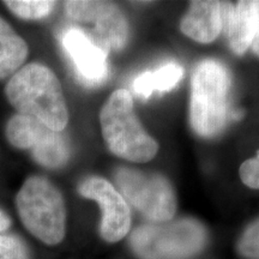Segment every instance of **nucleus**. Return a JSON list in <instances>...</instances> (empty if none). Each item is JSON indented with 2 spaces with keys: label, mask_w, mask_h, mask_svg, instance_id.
Masks as SVG:
<instances>
[{
  "label": "nucleus",
  "mask_w": 259,
  "mask_h": 259,
  "mask_svg": "<svg viewBox=\"0 0 259 259\" xmlns=\"http://www.w3.org/2000/svg\"><path fill=\"white\" fill-rule=\"evenodd\" d=\"M28 54L27 42L0 17V79L12 77L21 70Z\"/></svg>",
  "instance_id": "nucleus-13"
},
{
  "label": "nucleus",
  "mask_w": 259,
  "mask_h": 259,
  "mask_svg": "<svg viewBox=\"0 0 259 259\" xmlns=\"http://www.w3.org/2000/svg\"><path fill=\"white\" fill-rule=\"evenodd\" d=\"M4 4L15 16L23 19H41L47 17L56 6L48 0H6Z\"/></svg>",
  "instance_id": "nucleus-15"
},
{
  "label": "nucleus",
  "mask_w": 259,
  "mask_h": 259,
  "mask_svg": "<svg viewBox=\"0 0 259 259\" xmlns=\"http://www.w3.org/2000/svg\"><path fill=\"white\" fill-rule=\"evenodd\" d=\"M115 180L125 198L145 218L155 223L173 219L177 198L166 178L157 173L124 167L116 171Z\"/></svg>",
  "instance_id": "nucleus-6"
},
{
  "label": "nucleus",
  "mask_w": 259,
  "mask_h": 259,
  "mask_svg": "<svg viewBox=\"0 0 259 259\" xmlns=\"http://www.w3.org/2000/svg\"><path fill=\"white\" fill-rule=\"evenodd\" d=\"M16 205L25 228L47 245L63 241L66 209L60 191L44 177H30L16 197Z\"/></svg>",
  "instance_id": "nucleus-3"
},
{
  "label": "nucleus",
  "mask_w": 259,
  "mask_h": 259,
  "mask_svg": "<svg viewBox=\"0 0 259 259\" xmlns=\"http://www.w3.org/2000/svg\"><path fill=\"white\" fill-rule=\"evenodd\" d=\"M223 22L225 3L193 2L181 19L180 29L187 37L194 41L210 44L221 34Z\"/></svg>",
  "instance_id": "nucleus-12"
},
{
  "label": "nucleus",
  "mask_w": 259,
  "mask_h": 259,
  "mask_svg": "<svg viewBox=\"0 0 259 259\" xmlns=\"http://www.w3.org/2000/svg\"><path fill=\"white\" fill-rule=\"evenodd\" d=\"M130 242L141 259H189L203 250L206 232L196 220L180 219L141 226Z\"/></svg>",
  "instance_id": "nucleus-5"
},
{
  "label": "nucleus",
  "mask_w": 259,
  "mask_h": 259,
  "mask_svg": "<svg viewBox=\"0 0 259 259\" xmlns=\"http://www.w3.org/2000/svg\"><path fill=\"white\" fill-rule=\"evenodd\" d=\"M61 46L72 61L74 71L83 84L96 87L108 78V53L83 29L67 28L61 35Z\"/></svg>",
  "instance_id": "nucleus-10"
},
{
  "label": "nucleus",
  "mask_w": 259,
  "mask_h": 259,
  "mask_svg": "<svg viewBox=\"0 0 259 259\" xmlns=\"http://www.w3.org/2000/svg\"><path fill=\"white\" fill-rule=\"evenodd\" d=\"M102 136L116 156L144 163L157 154L158 144L147 134L134 111V100L125 89L109 96L100 113Z\"/></svg>",
  "instance_id": "nucleus-2"
},
{
  "label": "nucleus",
  "mask_w": 259,
  "mask_h": 259,
  "mask_svg": "<svg viewBox=\"0 0 259 259\" xmlns=\"http://www.w3.org/2000/svg\"><path fill=\"white\" fill-rule=\"evenodd\" d=\"M239 251L246 258L259 259V220L248 227L240 241Z\"/></svg>",
  "instance_id": "nucleus-17"
},
{
  "label": "nucleus",
  "mask_w": 259,
  "mask_h": 259,
  "mask_svg": "<svg viewBox=\"0 0 259 259\" xmlns=\"http://www.w3.org/2000/svg\"><path fill=\"white\" fill-rule=\"evenodd\" d=\"M242 183L251 189H259V153L255 157L245 161L240 167Z\"/></svg>",
  "instance_id": "nucleus-18"
},
{
  "label": "nucleus",
  "mask_w": 259,
  "mask_h": 259,
  "mask_svg": "<svg viewBox=\"0 0 259 259\" xmlns=\"http://www.w3.org/2000/svg\"><path fill=\"white\" fill-rule=\"evenodd\" d=\"M259 23V2L225 3L223 29L234 53L244 54L254 40Z\"/></svg>",
  "instance_id": "nucleus-11"
},
{
  "label": "nucleus",
  "mask_w": 259,
  "mask_h": 259,
  "mask_svg": "<svg viewBox=\"0 0 259 259\" xmlns=\"http://www.w3.org/2000/svg\"><path fill=\"white\" fill-rule=\"evenodd\" d=\"M231 77L216 60H204L197 65L192 76L190 116L196 134L211 137L223 128L228 115Z\"/></svg>",
  "instance_id": "nucleus-4"
},
{
  "label": "nucleus",
  "mask_w": 259,
  "mask_h": 259,
  "mask_svg": "<svg viewBox=\"0 0 259 259\" xmlns=\"http://www.w3.org/2000/svg\"><path fill=\"white\" fill-rule=\"evenodd\" d=\"M65 10L77 23L93 25V30L85 32L107 53L121 50L126 45L127 21L120 9L112 3L72 0L65 3Z\"/></svg>",
  "instance_id": "nucleus-8"
},
{
  "label": "nucleus",
  "mask_w": 259,
  "mask_h": 259,
  "mask_svg": "<svg viewBox=\"0 0 259 259\" xmlns=\"http://www.w3.org/2000/svg\"><path fill=\"white\" fill-rule=\"evenodd\" d=\"M5 94L18 114L32 116L58 132H63L66 127L69 112L63 88L53 71L46 65H24L10 78Z\"/></svg>",
  "instance_id": "nucleus-1"
},
{
  "label": "nucleus",
  "mask_w": 259,
  "mask_h": 259,
  "mask_svg": "<svg viewBox=\"0 0 259 259\" xmlns=\"http://www.w3.org/2000/svg\"><path fill=\"white\" fill-rule=\"evenodd\" d=\"M184 76V69L177 63H168L155 71H145L134 82L138 96L148 99L154 92H168L178 85Z\"/></svg>",
  "instance_id": "nucleus-14"
},
{
  "label": "nucleus",
  "mask_w": 259,
  "mask_h": 259,
  "mask_svg": "<svg viewBox=\"0 0 259 259\" xmlns=\"http://www.w3.org/2000/svg\"><path fill=\"white\" fill-rule=\"evenodd\" d=\"M10 144L22 150H30L32 157L47 168L63 167L70 157V147L61 132L47 127L32 116L16 114L6 125Z\"/></svg>",
  "instance_id": "nucleus-7"
},
{
  "label": "nucleus",
  "mask_w": 259,
  "mask_h": 259,
  "mask_svg": "<svg viewBox=\"0 0 259 259\" xmlns=\"http://www.w3.org/2000/svg\"><path fill=\"white\" fill-rule=\"evenodd\" d=\"M0 259H30V253L23 239L4 232L0 233Z\"/></svg>",
  "instance_id": "nucleus-16"
},
{
  "label": "nucleus",
  "mask_w": 259,
  "mask_h": 259,
  "mask_svg": "<svg viewBox=\"0 0 259 259\" xmlns=\"http://www.w3.org/2000/svg\"><path fill=\"white\" fill-rule=\"evenodd\" d=\"M10 226H11V219L9 218V215L4 210L0 209V233L8 231Z\"/></svg>",
  "instance_id": "nucleus-19"
},
{
  "label": "nucleus",
  "mask_w": 259,
  "mask_h": 259,
  "mask_svg": "<svg viewBox=\"0 0 259 259\" xmlns=\"http://www.w3.org/2000/svg\"><path fill=\"white\" fill-rule=\"evenodd\" d=\"M78 192L84 198L95 200L101 208L100 233L106 241L116 242L127 235L131 226L127 203L109 181L100 177L87 178L80 183Z\"/></svg>",
  "instance_id": "nucleus-9"
},
{
  "label": "nucleus",
  "mask_w": 259,
  "mask_h": 259,
  "mask_svg": "<svg viewBox=\"0 0 259 259\" xmlns=\"http://www.w3.org/2000/svg\"><path fill=\"white\" fill-rule=\"evenodd\" d=\"M252 48H253L254 53L257 54V56L259 57V23H258L257 32H255L254 40H253V42H252Z\"/></svg>",
  "instance_id": "nucleus-20"
}]
</instances>
